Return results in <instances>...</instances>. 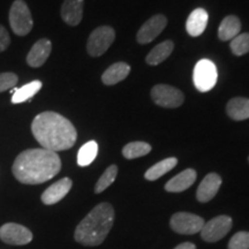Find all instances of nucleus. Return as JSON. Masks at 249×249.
I'll use <instances>...</instances> for the list:
<instances>
[{"label": "nucleus", "mask_w": 249, "mask_h": 249, "mask_svg": "<svg viewBox=\"0 0 249 249\" xmlns=\"http://www.w3.org/2000/svg\"><path fill=\"white\" fill-rule=\"evenodd\" d=\"M196 172L193 169H187L176 176L165 185V191L169 193H181L188 189L196 181Z\"/></svg>", "instance_id": "nucleus-16"}, {"label": "nucleus", "mask_w": 249, "mask_h": 249, "mask_svg": "<svg viewBox=\"0 0 249 249\" xmlns=\"http://www.w3.org/2000/svg\"><path fill=\"white\" fill-rule=\"evenodd\" d=\"M151 98L161 107H179L185 101L183 93L179 89L167 85H157L151 90Z\"/></svg>", "instance_id": "nucleus-9"}, {"label": "nucleus", "mask_w": 249, "mask_h": 249, "mask_svg": "<svg viewBox=\"0 0 249 249\" xmlns=\"http://www.w3.org/2000/svg\"><path fill=\"white\" fill-rule=\"evenodd\" d=\"M31 132L37 142L46 150H68L75 144L77 133L70 120L55 112H43L35 117Z\"/></svg>", "instance_id": "nucleus-2"}, {"label": "nucleus", "mask_w": 249, "mask_h": 249, "mask_svg": "<svg viewBox=\"0 0 249 249\" xmlns=\"http://www.w3.org/2000/svg\"><path fill=\"white\" fill-rule=\"evenodd\" d=\"M151 145L147 142H130L124 147L123 155L127 160H135V158L148 155L151 151Z\"/></svg>", "instance_id": "nucleus-25"}, {"label": "nucleus", "mask_w": 249, "mask_h": 249, "mask_svg": "<svg viewBox=\"0 0 249 249\" xmlns=\"http://www.w3.org/2000/svg\"><path fill=\"white\" fill-rule=\"evenodd\" d=\"M226 112L233 120L249 119V98L235 97L227 103Z\"/></svg>", "instance_id": "nucleus-19"}, {"label": "nucleus", "mask_w": 249, "mask_h": 249, "mask_svg": "<svg viewBox=\"0 0 249 249\" xmlns=\"http://www.w3.org/2000/svg\"><path fill=\"white\" fill-rule=\"evenodd\" d=\"M232 218L226 214L217 216L204 223L201 230V238L207 242H217L225 236L232 229Z\"/></svg>", "instance_id": "nucleus-7"}, {"label": "nucleus", "mask_w": 249, "mask_h": 249, "mask_svg": "<svg viewBox=\"0 0 249 249\" xmlns=\"http://www.w3.org/2000/svg\"><path fill=\"white\" fill-rule=\"evenodd\" d=\"M9 24L15 35L26 36L33 29L34 21L30 9L23 0H15L9 9Z\"/></svg>", "instance_id": "nucleus-4"}, {"label": "nucleus", "mask_w": 249, "mask_h": 249, "mask_svg": "<svg viewBox=\"0 0 249 249\" xmlns=\"http://www.w3.org/2000/svg\"><path fill=\"white\" fill-rule=\"evenodd\" d=\"M85 0H65L61 6V18L70 26L75 27L83 17Z\"/></svg>", "instance_id": "nucleus-15"}, {"label": "nucleus", "mask_w": 249, "mask_h": 249, "mask_svg": "<svg viewBox=\"0 0 249 249\" xmlns=\"http://www.w3.org/2000/svg\"><path fill=\"white\" fill-rule=\"evenodd\" d=\"M18 75L12 71L0 73V92L14 88L18 83Z\"/></svg>", "instance_id": "nucleus-29"}, {"label": "nucleus", "mask_w": 249, "mask_h": 249, "mask_svg": "<svg viewBox=\"0 0 249 249\" xmlns=\"http://www.w3.org/2000/svg\"><path fill=\"white\" fill-rule=\"evenodd\" d=\"M114 223V209L110 203L96 205L81 220L74 232V239L86 247H96L104 242Z\"/></svg>", "instance_id": "nucleus-3"}, {"label": "nucleus", "mask_w": 249, "mask_h": 249, "mask_svg": "<svg viewBox=\"0 0 249 249\" xmlns=\"http://www.w3.org/2000/svg\"><path fill=\"white\" fill-rule=\"evenodd\" d=\"M0 240L12 246L28 245L33 240V233L20 224L7 223L0 227Z\"/></svg>", "instance_id": "nucleus-10"}, {"label": "nucleus", "mask_w": 249, "mask_h": 249, "mask_svg": "<svg viewBox=\"0 0 249 249\" xmlns=\"http://www.w3.org/2000/svg\"><path fill=\"white\" fill-rule=\"evenodd\" d=\"M129 71L130 67L128 64H126V62H117V64H113L104 71V74L102 75V81L107 86L117 85V83L121 82V81L128 76Z\"/></svg>", "instance_id": "nucleus-18"}, {"label": "nucleus", "mask_w": 249, "mask_h": 249, "mask_svg": "<svg viewBox=\"0 0 249 249\" xmlns=\"http://www.w3.org/2000/svg\"><path fill=\"white\" fill-rule=\"evenodd\" d=\"M73 181L70 178H62L46 188L42 194V202L46 205H52L60 202L70 193Z\"/></svg>", "instance_id": "nucleus-12"}, {"label": "nucleus", "mask_w": 249, "mask_h": 249, "mask_svg": "<svg viewBox=\"0 0 249 249\" xmlns=\"http://www.w3.org/2000/svg\"><path fill=\"white\" fill-rule=\"evenodd\" d=\"M208 24V13L203 8H196L193 11L186 21V30L189 35L197 37L203 34Z\"/></svg>", "instance_id": "nucleus-17"}, {"label": "nucleus", "mask_w": 249, "mask_h": 249, "mask_svg": "<svg viewBox=\"0 0 249 249\" xmlns=\"http://www.w3.org/2000/svg\"><path fill=\"white\" fill-rule=\"evenodd\" d=\"M61 170L57 152L46 149H28L15 158L12 172L24 185H39L54 178Z\"/></svg>", "instance_id": "nucleus-1"}, {"label": "nucleus", "mask_w": 249, "mask_h": 249, "mask_svg": "<svg viewBox=\"0 0 249 249\" xmlns=\"http://www.w3.org/2000/svg\"><path fill=\"white\" fill-rule=\"evenodd\" d=\"M117 174H118L117 165H111V166H108L107 169L105 170V172L102 174L101 178L98 179L97 183H96L95 186L96 194H99V193L104 192L105 189L108 188V187L114 182V180H116Z\"/></svg>", "instance_id": "nucleus-26"}, {"label": "nucleus", "mask_w": 249, "mask_h": 249, "mask_svg": "<svg viewBox=\"0 0 249 249\" xmlns=\"http://www.w3.org/2000/svg\"><path fill=\"white\" fill-rule=\"evenodd\" d=\"M220 186H222V178L217 173H209L208 176H205V178L202 180L198 186L197 192H196V198L198 202L207 203L217 195Z\"/></svg>", "instance_id": "nucleus-13"}, {"label": "nucleus", "mask_w": 249, "mask_h": 249, "mask_svg": "<svg viewBox=\"0 0 249 249\" xmlns=\"http://www.w3.org/2000/svg\"><path fill=\"white\" fill-rule=\"evenodd\" d=\"M203 225V218L189 213H177L170 220L171 229L179 234H196L201 232Z\"/></svg>", "instance_id": "nucleus-8"}, {"label": "nucleus", "mask_w": 249, "mask_h": 249, "mask_svg": "<svg viewBox=\"0 0 249 249\" xmlns=\"http://www.w3.org/2000/svg\"><path fill=\"white\" fill-rule=\"evenodd\" d=\"M52 51V44L49 39H39L34 44L27 55V62L30 67L37 68L44 65Z\"/></svg>", "instance_id": "nucleus-14"}, {"label": "nucleus", "mask_w": 249, "mask_h": 249, "mask_svg": "<svg viewBox=\"0 0 249 249\" xmlns=\"http://www.w3.org/2000/svg\"><path fill=\"white\" fill-rule=\"evenodd\" d=\"M229 249H249V232L235 233L229 242Z\"/></svg>", "instance_id": "nucleus-28"}, {"label": "nucleus", "mask_w": 249, "mask_h": 249, "mask_svg": "<svg viewBox=\"0 0 249 249\" xmlns=\"http://www.w3.org/2000/svg\"><path fill=\"white\" fill-rule=\"evenodd\" d=\"M217 79V67L209 59H202L195 65L193 80L196 89L201 92L210 91L216 86Z\"/></svg>", "instance_id": "nucleus-5"}, {"label": "nucleus", "mask_w": 249, "mask_h": 249, "mask_svg": "<svg viewBox=\"0 0 249 249\" xmlns=\"http://www.w3.org/2000/svg\"><path fill=\"white\" fill-rule=\"evenodd\" d=\"M9 44H11V37H9L6 28L0 26V52L5 51Z\"/></svg>", "instance_id": "nucleus-30"}, {"label": "nucleus", "mask_w": 249, "mask_h": 249, "mask_svg": "<svg viewBox=\"0 0 249 249\" xmlns=\"http://www.w3.org/2000/svg\"><path fill=\"white\" fill-rule=\"evenodd\" d=\"M248 161H249V157H248Z\"/></svg>", "instance_id": "nucleus-32"}, {"label": "nucleus", "mask_w": 249, "mask_h": 249, "mask_svg": "<svg viewBox=\"0 0 249 249\" xmlns=\"http://www.w3.org/2000/svg\"><path fill=\"white\" fill-rule=\"evenodd\" d=\"M178 164V160L176 157H170L166 160H160V163L155 164L154 166H151L147 172L144 174V178L149 180V181H155V180L160 179V177H163L164 174L170 172L171 170L176 167V165Z\"/></svg>", "instance_id": "nucleus-22"}, {"label": "nucleus", "mask_w": 249, "mask_h": 249, "mask_svg": "<svg viewBox=\"0 0 249 249\" xmlns=\"http://www.w3.org/2000/svg\"><path fill=\"white\" fill-rule=\"evenodd\" d=\"M116 38V33L113 28L108 26L98 27L90 34L88 43H87V50L91 57H99L107 51Z\"/></svg>", "instance_id": "nucleus-6"}, {"label": "nucleus", "mask_w": 249, "mask_h": 249, "mask_svg": "<svg viewBox=\"0 0 249 249\" xmlns=\"http://www.w3.org/2000/svg\"><path fill=\"white\" fill-rule=\"evenodd\" d=\"M98 154V144L95 141H89L80 148L77 154V164L80 166H88L95 160Z\"/></svg>", "instance_id": "nucleus-24"}, {"label": "nucleus", "mask_w": 249, "mask_h": 249, "mask_svg": "<svg viewBox=\"0 0 249 249\" xmlns=\"http://www.w3.org/2000/svg\"><path fill=\"white\" fill-rule=\"evenodd\" d=\"M241 22L235 15H229L220 23L218 28V37L220 40H232L235 36L240 34Z\"/></svg>", "instance_id": "nucleus-20"}, {"label": "nucleus", "mask_w": 249, "mask_h": 249, "mask_svg": "<svg viewBox=\"0 0 249 249\" xmlns=\"http://www.w3.org/2000/svg\"><path fill=\"white\" fill-rule=\"evenodd\" d=\"M174 48V44L172 40H165V42L160 43V44L156 45L154 49L151 50L150 53L147 55L145 61L147 64L151 65V66H156L163 62L165 59H167L172 53Z\"/></svg>", "instance_id": "nucleus-21"}, {"label": "nucleus", "mask_w": 249, "mask_h": 249, "mask_svg": "<svg viewBox=\"0 0 249 249\" xmlns=\"http://www.w3.org/2000/svg\"><path fill=\"white\" fill-rule=\"evenodd\" d=\"M231 50L235 55H244L249 52V33L239 34L231 40Z\"/></svg>", "instance_id": "nucleus-27"}, {"label": "nucleus", "mask_w": 249, "mask_h": 249, "mask_svg": "<svg viewBox=\"0 0 249 249\" xmlns=\"http://www.w3.org/2000/svg\"><path fill=\"white\" fill-rule=\"evenodd\" d=\"M174 249H196V246L192 242H182L179 246H177Z\"/></svg>", "instance_id": "nucleus-31"}, {"label": "nucleus", "mask_w": 249, "mask_h": 249, "mask_svg": "<svg viewBox=\"0 0 249 249\" xmlns=\"http://www.w3.org/2000/svg\"><path fill=\"white\" fill-rule=\"evenodd\" d=\"M40 88H42V82L37 80L21 87L20 89H17V91L13 93L12 103L13 104H20V103L29 101L31 97H34L39 91Z\"/></svg>", "instance_id": "nucleus-23"}, {"label": "nucleus", "mask_w": 249, "mask_h": 249, "mask_svg": "<svg viewBox=\"0 0 249 249\" xmlns=\"http://www.w3.org/2000/svg\"><path fill=\"white\" fill-rule=\"evenodd\" d=\"M167 24V18L163 14H157L149 18L143 26L140 28L136 35V39L141 44H147L154 40L165 29Z\"/></svg>", "instance_id": "nucleus-11"}]
</instances>
